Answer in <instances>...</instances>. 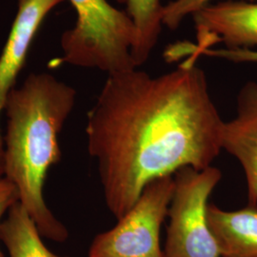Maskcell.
<instances>
[{"mask_svg": "<svg viewBox=\"0 0 257 257\" xmlns=\"http://www.w3.org/2000/svg\"><path fill=\"white\" fill-rule=\"evenodd\" d=\"M65 0H19V10L0 55V117L23 69L30 47L48 14ZM4 175V143L0 130V177Z\"/></svg>", "mask_w": 257, "mask_h": 257, "instance_id": "cell-7", "label": "cell"}, {"mask_svg": "<svg viewBox=\"0 0 257 257\" xmlns=\"http://www.w3.org/2000/svg\"><path fill=\"white\" fill-rule=\"evenodd\" d=\"M174 192V175L148 184L133 208L117 219V224L94 237L89 257H164L160 230Z\"/></svg>", "mask_w": 257, "mask_h": 257, "instance_id": "cell-5", "label": "cell"}, {"mask_svg": "<svg viewBox=\"0 0 257 257\" xmlns=\"http://www.w3.org/2000/svg\"><path fill=\"white\" fill-rule=\"evenodd\" d=\"M196 43L181 42L168 47V62L185 56L198 59L201 52L224 43L227 49H251L257 46V3L227 0L209 3L193 15Z\"/></svg>", "mask_w": 257, "mask_h": 257, "instance_id": "cell-6", "label": "cell"}, {"mask_svg": "<svg viewBox=\"0 0 257 257\" xmlns=\"http://www.w3.org/2000/svg\"><path fill=\"white\" fill-rule=\"evenodd\" d=\"M196 61L158 76L138 68L108 74L88 112V152L116 220L153 180L206 169L219 156L224 120Z\"/></svg>", "mask_w": 257, "mask_h": 257, "instance_id": "cell-1", "label": "cell"}, {"mask_svg": "<svg viewBox=\"0 0 257 257\" xmlns=\"http://www.w3.org/2000/svg\"><path fill=\"white\" fill-rule=\"evenodd\" d=\"M18 202H19V194L17 187L6 177H0V226L4 220V215ZM0 257H4L1 250Z\"/></svg>", "mask_w": 257, "mask_h": 257, "instance_id": "cell-14", "label": "cell"}, {"mask_svg": "<svg viewBox=\"0 0 257 257\" xmlns=\"http://www.w3.org/2000/svg\"><path fill=\"white\" fill-rule=\"evenodd\" d=\"M0 240L10 257H69L57 255L47 248L35 221L19 202L10 209L2 221Z\"/></svg>", "mask_w": 257, "mask_h": 257, "instance_id": "cell-10", "label": "cell"}, {"mask_svg": "<svg viewBox=\"0 0 257 257\" xmlns=\"http://www.w3.org/2000/svg\"><path fill=\"white\" fill-rule=\"evenodd\" d=\"M76 14L74 27L61 37L63 56L51 60L56 68L68 64L99 69L108 74L138 69L132 52L138 32L126 12L107 0H69Z\"/></svg>", "mask_w": 257, "mask_h": 257, "instance_id": "cell-3", "label": "cell"}, {"mask_svg": "<svg viewBox=\"0 0 257 257\" xmlns=\"http://www.w3.org/2000/svg\"><path fill=\"white\" fill-rule=\"evenodd\" d=\"M221 146L238 160L247 182L248 205L257 206L256 82H248L240 90L236 115L224 121Z\"/></svg>", "mask_w": 257, "mask_h": 257, "instance_id": "cell-8", "label": "cell"}, {"mask_svg": "<svg viewBox=\"0 0 257 257\" xmlns=\"http://www.w3.org/2000/svg\"><path fill=\"white\" fill-rule=\"evenodd\" d=\"M211 0H172L163 6L162 24L172 31H175L185 18L193 14L211 3Z\"/></svg>", "mask_w": 257, "mask_h": 257, "instance_id": "cell-12", "label": "cell"}, {"mask_svg": "<svg viewBox=\"0 0 257 257\" xmlns=\"http://www.w3.org/2000/svg\"><path fill=\"white\" fill-rule=\"evenodd\" d=\"M200 55L227 59L232 62H257V51L252 49H206Z\"/></svg>", "mask_w": 257, "mask_h": 257, "instance_id": "cell-13", "label": "cell"}, {"mask_svg": "<svg viewBox=\"0 0 257 257\" xmlns=\"http://www.w3.org/2000/svg\"><path fill=\"white\" fill-rule=\"evenodd\" d=\"M207 215L221 257H257V206L225 211L209 204Z\"/></svg>", "mask_w": 257, "mask_h": 257, "instance_id": "cell-9", "label": "cell"}, {"mask_svg": "<svg viewBox=\"0 0 257 257\" xmlns=\"http://www.w3.org/2000/svg\"><path fill=\"white\" fill-rule=\"evenodd\" d=\"M127 6V14L137 32V45L132 52L134 63L138 68L144 64L156 47L162 27L163 5L160 0H120Z\"/></svg>", "mask_w": 257, "mask_h": 257, "instance_id": "cell-11", "label": "cell"}, {"mask_svg": "<svg viewBox=\"0 0 257 257\" xmlns=\"http://www.w3.org/2000/svg\"><path fill=\"white\" fill-rule=\"evenodd\" d=\"M73 87L49 74H30L8 95L4 175L42 237L64 242L69 231L48 207L43 195L49 170L61 159L58 136L74 109Z\"/></svg>", "mask_w": 257, "mask_h": 257, "instance_id": "cell-2", "label": "cell"}, {"mask_svg": "<svg viewBox=\"0 0 257 257\" xmlns=\"http://www.w3.org/2000/svg\"><path fill=\"white\" fill-rule=\"evenodd\" d=\"M222 179L218 168L185 167L174 175L164 257H221L208 224V199Z\"/></svg>", "mask_w": 257, "mask_h": 257, "instance_id": "cell-4", "label": "cell"}]
</instances>
